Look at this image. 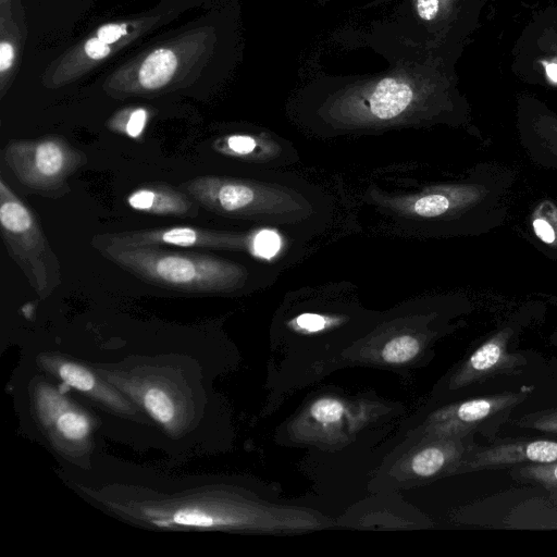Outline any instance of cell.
<instances>
[{
  "label": "cell",
  "mask_w": 557,
  "mask_h": 557,
  "mask_svg": "<svg viewBox=\"0 0 557 557\" xmlns=\"http://www.w3.org/2000/svg\"><path fill=\"white\" fill-rule=\"evenodd\" d=\"M97 250L138 280L182 293L227 292L243 276L237 265L212 255L174 251L161 246H108Z\"/></svg>",
  "instance_id": "6da1fadb"
},
{
  "label": "cell",
  "mask_w": 557,
  "mask_h": 557,
  "mask_svg": "<svg viewBox=\"0 0 557 557\" xmlns=\"http://www.w3.org/2000/svg\"><path fill=\"white\" fill-rule=\"evenodd\" d=\"M0 232L5 249L40 299L62 283L60 260L36 214L0 177Z\"/></svg>",
  "instance_id": "7a4b0ae2"
},
{
  "label": "cell",
  "mask_w": 557,
  "mask_h": 557,
  "mask_svg": "<svg viewBox=\"0 0 557 557\" xmlns=\"http://www.w3.org/2000/svg\"><path fill=\"white\" fill-rule=\"evenodd\" d=\"M1 158L21 185L50 198L66 195L69 178L87 163L84 151L58 135L10 140Z\"/></svg>",
  "instance_id": "3957f363"
},
{
  "label": "cell",
  "mask_w": 557,
  "mask_h": 557,
  "mask_svg": "<svg viewBox=\"0 0 557 557\" xmlns=\"http://www.w3.org/2000/svg\"><path fill=\"white\" fill-rule=\"evenodd\" d=\"M91 245L101 247H181L225 249L239 245L228 233L196 226H166L133 231L101 233L92 236Z\"/></svg>",
  "instance_id": "277c9868"
},
{
  "label": "cell",
  "mask_w": 557,
  "mask_h": 557,
  "mask_svg": "<svg viewBox=\"0 0 557 557\" xmlns=\"http://www.w3.org/2000/svg\"><path fill=\"white\" fill-rule=\"evenodd\" d=\"M516 333L513 324H506L483 342L455 375L454 387L484 382L498 375L520 374L528 361L523 355L508 350Z\"/></svg>",
  "instance_id": "5b68a950"
},
{
  "label": "cell",
  "mask_w": 557,
  "mask_h": 557,
  "mask_svg": "<svg viewBox=\"0 0 557 557\" xmlns=\"http://www.w3.org/2000/svg\"><path fill=\"white\" fill-rule=\"evenodd\" d=\"M36 414L40 424L52 436L54 443L65 447H78L88 443L91 421L59 391L41 385L35 395Z\"/></svg>",
  "instance_id": "8992f818"
},
{
  "label": "cell",
  "mask_w": 557,
  "mask_h": 557,
  "mask_svg": "<svg viewBox=\"0 0 557 557\" xmlns=\"http://www.w3.org/2000/svg\"><path fill=\"white\" fill-rule=\"evenodd\" d=\"M534 391L533 385H523L517 391L476 397L443 410L438 416V431L445 435H458L479 428L487 420L513 409Z\"/></svg>",
  "instance_id": "52a82bcc"
},
{
  "label": "cell",
  "mask_w": 557,
  "mask_h": 557,
  "mask_svg": "<svg viewBox=\"0 0 557 557\" xmlns=\"http://www.w3.org/2000/svg\"><path fill=\"white\" fill-rule=\"evenodd\" d=\"M557 462V441L503 440L480 448L466 459L468 471L490 470L518 463Z\"/></svg>",
  "instance_id": "ba28073f"
},
{
  "label": "cell",
  "mask_w": 557,
  "mask_h": 557,
  "mask_svg": "<svg viewBox=\"0 0 557 557\" xmlns=\"http://www.w3.org/2000/svg\"><path fill=\"white\" fill-rule=\"evenodd\" d=\"M126 201L136 211L162 216L196 218L201 208L184 190L161 182L138 186Z\"/></svg>",
  "instance_id": "9c48e42d"
},
{
  "label": "cell",
  "mask_w": 557,
  "mask_h": 557,
  "mask_svg": "<svg viewBox=\"0 0 557 557\" xmlns=\"http://www.w3.org/2000/svg\"><path fill=\"white\" fill-rule=\"evenodd\" d=\"M519 138L537 165L557 171V115L539 111L520 117Z\"/></svg>",
  "instance_id": "30bf717a"
},
{
  "label": "cell",
  "mask_w": 557,
  "mask_h": 557,
  "mask_svg": "<svg viewBox=\"0 0 557 557\" xmlns=\"http://www.w3.org/2000/svg\"><path fill=\"white\" fill-rule=\"evenodd\" d=\"M124 381L123 389L131 391L134 398L139 399L149 416L169 429L177 425L180 405L174 394L163 384L149 380Z\"/></svg>",
  "instance_id": "8fae6325"
},
{
  "label": "cell",
  "mask_w": 557,
  "mask_h": 557,
  "mask_svg": "<svg viewBox=\"0 0 557 557\" xmlns=\"http://www.w3.org/2000/svg\"><path fill=\"white\" fill-rule=\"evenodd\" d=\"M414 96L412 86L401 78L381 79L369 95L368 112L380 120L396 117L411 103Z\"/></svg>",
  "instance_id": "7c38bea8"
},
{
  "label": "cell",
  "mask_w": 557,
  "mask_h": 557,
  "mask_svg": "<svg viewBox=\"0 0 557 557\" xmlns=\"http://www.w3.org/2000/svg\"><path fill=\"white\" fill-rule=\"evenodd\" d=\"M46 364L47 369L50 370L54 376L74 389L96 397L98 400L106 401L108 405L115 403L120 407L122 406L119 397L110 393V391L104 387V383L100 382L86 367L59 358L47 359Z\"/></svg>",
  "instance_id": "4fadbf2b"
},
{
  "label": "cell",
  "mask_w": 557,
  "mask_h": 557,
  "mask_svg": "<svg viewBox=\"0 0 557 557\" xmlns=\"http://www.w3.org/2000/svg\"><path fill=\"white\" fill-rule=\"evenodd\" d=\"M176 57L170 49H157L141 63L138 82L144 89L154 90L165 86L176 69Z\"/></svg>",
  "instance_id": "5bb4252c"
},
{
  "label": "cell",
  "mask_w": 557,
  "mask_h": 557,
  "mask_svg": "<svg viewBox=\"0 0 557 557\" xmlns=\"http://www.w3.org/2000/svg\"><path fill=\"white\" fill-rule=\"evenodd\" d=\"M461 454L459 441L429 446L413 456L411 470L418 476L430 478L442 471L447 463L458 459Z\"/></svg>",
  "instance_id": "9a60e30c"
},
{
  "label": "cell",
  "mask_w": 557,
  "mask_h": 557,
  "mask_svg": "<svg viewBox=\"0 0 557 557\" xmlns=\"http://www.w3.org/2000/svg\"><path fill=\"white\" fill-rule=\"evenodd\" d=\"M530 226L533 235L546 247L557 251V203L541 199L532 208Z\"/></svg>",
  "instance_id": "2e32d148"
},
{
  "label": "cell",
  "mask_w": 557,
  "mask_h": 557,
  "mask_svg": "<svg viewBox=\"0 0 557 557\" xmlns=\"http://www.w3.org/2000/svg\"><path fill=\"white\" fill-rule=\"evenodd\" d=\"M419 341L411 335H400L388 341L382 349V358L391 364L410 361L420 352Z\"/></svg>",
  "instance_id": "e0dca14e"
},
{
  "label": "cell",
  "mask_w": 557,
  "mask_h": 557,
  "mask_svg": "<svg viewBox=\"0 0 557 557\" xmlns=\"http://www.w3.org/2000/svg\"><path fill=\"white\" fill-rule=\"evenodd\" d=\"M511 474L520 481L535 483L557 492V462L528 463L516 469Z\"/></svg>",
  "instance_id": "ac0fdd59"
},
{
  "label": "cell",
  "mask_w": 557,
  "mask_h": 557,
  "mask_svg": "<svg viewBox=\"0 0 557 557\" xmlns=\"http://www.w3.org/2000/svg\"><path fill=\"white\" fill-rule=\"evenodd\" d=\"M345 412L344 404L336 398H320L310 407L311 417L324 425L335 424L342 420Z\"/></svg>",
  "instance_id": "d6986e66"
},
{
  "label": "cell",
  "mask_w": 557,
  "mask_h": 557,
  "mask_svg": "<svg viewBox=\"0 0 557 557\" xmlns=\"http://www.w3.org/2000/svg\"><path fill=\"white\" fill-rule=\"evenodd\" d=\"M515 423L520 428L557 434V408L527 413L520 417Z\"/></svg>",
  "instance_id": "ffe728a7"
},
{
  "label": "cell",
  "mask_w": 557,
  "mask_h": 557,
  "mask_svg": "<svg viewBox=\"0 0 557 557\" xmlns=\"http://www.w3.org/2000/svg\"><path fill=\"white\" fill-rule=\"evenodd\" d=\"M280 245L278 235L272 231H261L257 234L253 242L255 251L264 258L274 256L280 249Z\"/></svg>",
  "instance_id": "44dd1931"
},
{
  "label": "cell",
  "mask_w": 557,
  "mask_h": 557,
  "mask_svg": "<svg viewBox=\"0 0 557 557\" xmlns=\"http://www.w3.org/2000/svg\"><path fill=\"white\" fill-rule=\"evenodd\" d=\"M444 4V0H414L413 10L421 22L431 23L440 17Z\"/></svg>",
  "instance_id": "7402d4cb"
},
{
  "label": "cell",
  "mask_w": 557,
  "mask_h": 557,
  "mask_svg": "<svg viewBox=\"0 0 557 557\" xmlns=\"http://www.w3.org/2000/svg\"><path fill=\"white\" fill-rule=\"evenodd\" d=\"M227 151L234 154H248L256 148V140L246 135H233L225 139L223 144Z\"/></svg>",
  "instance_id": "603a6c76"
},
{
  "label": "cell",
  "mask_w": 557,
  "mask_h": 557,
  "mask_svg": "<svg viewBox=\"0 0 557 557\" xmlns=\"http://www.w3.org/2000/svg\"><path fill=\"white\" fill-rule=\"evenodd\" d=\"M147 120V112L144 109L134 110L124 126L123 132L129 137H137L143 132Z\"/></svg>",
  "instance_id": "cb8c5ba5"
},
{
  "label": "cell",
  "mask_w": 557,
  "mask_h": 557,
  "mask_svg": "<svg viewBox=\"0 0 557 557\" xmlns=\"http://www.w3.org/2000/svg\"><path fill=\"white\" fill-rule=\"evenodd\" d=\"M296 325L308 332H318L327 325V319L314 313H304L296 318Z\"/></svg>",
  "instance_id": "d4e9b609"
},
{
  "label": "cell",
  "mask_w": 557,
  "mask_h": 557,
  "mask_svg": "<svg viewBox=\"0 0 557 557\" xmlns=\"http://www.w3.org/2000/svg\"><path fill=\"white\" fill-rule=\"evenodd\" d=\"M126 34V24H107L97 30V37L107 45L117 41Z\"/></svg>",
  "instance_id": "484cf974"
},
{
  "label": "cell",
  "mask_w": 557,
  "mask_h": 557,
  "mask_svg": "<svg viewBox=\"0 0 557 557\" xmlns=\"http://www.w3.org/2000/svg\"><path fill=\"white\" fill-rule=\"evenodd\" d=\"M85 51L90 59L100 60L109 54L110 47L96 36L86 41Z\"/></svg>",
  "instance_id": "4316f807"
},
{
  "label": "cell",
  "mask_w": 557,
  "mask_h": 557,
  "mask_svg": "<svg viewBox=\"0 0 557 557\" xmlns=\"http://www.w3.org/2000/svg\"><path fill=\"white\" fill-rule=\"evenodd\" d=\"M14 58V50L10 42L3 41L0 45V71L5 72L11 67Z\"/></svg>",
  "instance_id": "83f0119b"
},
{
  "label": "cell",
  "mask_w": 557,
  "mask_h": 557,
  "mask_svg": "<svg viewBox=\"0 0 557 557\" xmlns=\"http://www.w3.org/2000/svg\"><path fill=\"white\" fill-rule=\"evenodd\" d=\"M546 73L550 81L557 83V62H552L547 64Z\"/></svg>",
  "instance_id": "f1b7e54d"
},
{
  "label": "cell",
  "mask_w": 557,
  "mask_h": 557,
  "mask_svg": "<svg viewBox=\"0 0 557 557\" xmlns=\"http://www.w3.org/2000/svg\"><path fill=\"white\" fill-rule=\"evenodd\" d=\"M552 301L554 302L555 306H557V297H552ZM553 338H555L553 341H555L557 344V332L554 334Z\"/></svg>",
  "instance_id": "f546056e"
}]
</instances>
